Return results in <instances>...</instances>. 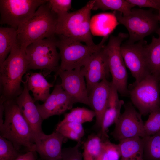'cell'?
Returning a JSON list of instances; mask_svg holds the SVG:
<instances>
[{"label": "cell", "instance_id": "obj_27", "mask_svg": "<svg viewBox=\"0 0 160 160\" xmlns=\"http://www.w3.org/2000/svg\"><path fill=\"white\" fill-rule=\"evenodd\" d=\"M143 160H160V134L146 137L143 155Z\"/></svg>", "mask_w": 160, "mask_h": 160}, {"label": "cell", "instance_id": "obj_28", "mask_svg": "<svg viewBox=\"0 0 160 160\" xmlns=\"http://www.w3.org/2000/svg\"><path fill=\"white\" fill-rule=\"evenodd\" d=\"M146 137L153 135L160 130V107L150 113L144 124Z\"/></svg>", "mask_w": 160, "mask_h": 160}, {"label": "cell", "instance_id": "obj_18", "mask_svg": "<svg viewBox=\"0 0 160 160\" xmlns=\"http://www.w3.org/2000/svg\"><path fill=\"white\" fill-rule=\"evenodd\" d=\"M111 82L104 79L95 86L88 94L90 108L95 113V126L100 128L110 96Z\"/></svg>", "mask_w": 160, "mask_h": 160}, {"label": "cell", "instance_id": "obj_23", "mask_svg": "<svg viewBox=\"0 0 160 160\" xmlns=\"http://www.w3.org/2000/svg\"><path fill=\"white\" fill-rule=\"evenodd\" d=\"M17 43V29L11 27H0V65Z\"/></svg>", "mask_w": 160, "mask_h": 160}, {"label": "cell", "instance_id": "obj_37", "mask_svg": "<svg viewBox=\"0 0 160 160\" xmlns=\"http://www.w3.org/2000/svg\"><path fill=\"white\" fill-rule=\"evenodd\" d=\"M96 160H109L105 152L102 148L100 154Z\"/></svg>", "mask_w": 160, "mask_h": 160}, {"label": "cell", "instance_id": "obj_32", "mask_svg": "<svg viewBox=\"0 0 160 160\" xmlns=\"http://www.w3.org/2000/svg\"><path fill=\"white\" fill-rule=\"evenodd\" d=\"M81 141L73 147L62 149L61 160H83L82 153L80 150Z\"/></svg>", "mask_w": 160, "mask_h": 160}, {"label": "cell", "instance_id": "obj_14", "mask_svg": "<svg viewBox=\"0 0 160 160\" xmlns=\"http://www.w3.org/2000/svg\"><path fill=\"white\" fill-rule=\"evenodd\" d=\"M81 68L57 72L54 75L55 79L58 76L60 77V85L75 103H81L90 107L86 82Z\"/></svg>", "mask_w": 160, "mask_h": 160}, {"label": "cell", "instance_id": "obj_13", "mask_svg": "<svg viewBox=\"0 0 160 160\" xmlns=\"http://www.w3.org/2000/svg\"><path fill=\"white\" fill-rule=\"evenodd\" d=\"M81 70L86 79L88 94L95 86L107 79L109 76L108 57L105 45L91 56Z\"/></svg>", "mask_w": 160, "mask_h": 160}, {"label": "cell", "instance_id": "obj_41", "mask_svg": "<svg viewBox=\"0 0 160 160\" xmlns=\"http://www.w3.org/2000/svg\"><path fill=\"white\" fill-rule=\"evenodd\" d=\"M158 133V134H160V130L158 133Z\"/></svg>", "mask_w": 160, "mask_h": 160}, {"label": "cell", "instance_id": "obj_34", "mask_svg": "<svg viewBox=\"0 0 160 160\" xmlns=\"http://www.w3.org/2000/svg\"><path fill=\"white\" fill-rule=\"evenodd\" d=\"M127 1L134 5L138 6L140 8L149 7L159 9L156 0H127Z\"/></svg>", "mask_w": 160, "mask_h": 160}, {"label": "cell", "instance_id": "obj_31", "mask_svg": "<svg viewBox=\"0 0 160 160\" xmlns=\"http://www.w3.org/2000/svg\"><path fill=\"white\" fill-rule=\"evenodd\" d=\"M47 2L51 10L57 15L68 12L71 7V0H49Z\"/></svg>", "mask_w": 160, "mask_h": 160}, {"label": "cell", "instance_id": "obj_20", "mask_svg": "<svg viewBox=\"0 0 160 160\" xmlns=\"http://www.w3.org/2000/svg\"><path fill=\"white\" fill-rule=\"evenodd\" d=\"M25 77L28 89L32 93L34 101L44 102L49 96L53 84L47 81L42 72H31L26 73Z\"/></svg>", "mask_w": 160, "mask_h": 160}, {"label": "cell", "instance_id": "obj_36", "mask_svg": "<svg viewBox=\"0 0 160 160\" xmlns=\"http://www.w3.org/2000/svg\"><path fill=\"white\" fill-rule=\"evenodd\" d=\"M36 152L28 151L21 154L15 160H36Z\"/></svg>", "mask_w": 160, "mask_h": 160}, {"label": "cell", "instance_id": "obj_24", "mask_svg": "<svg viewBox=\"0 0 160 160\" xmlns=\"http://www.w3.org/2000/svg\"><path fill=\"white\" fill-rule=\"evenodd\" d=\"M135 6L127 0H95L92 10H111L120 12L126 16L130 14Z\"/></svg>", "mask_w": 160, "mask_h": 160}, {"label": "cell", "instance_id": "obj_5", "mask_svg": "<svg viewBox=\"0 0 160 160\" xmlns=\"http://www.w3.org/2000/svg\"><path fill=\"white\" fill-rule=\"evenodd\" d=\"M57 36L58 38H56V46L60 51L61 63L57 72L84 66L91 56L105 45L108 37L105 36L99 44L89 46L63 36Z\"/></svg>", "mask_w": 160, "mask_h": 160}, {"label": "cell", "instance_id": "obj_35", "mask_svg": "<svg viewBox=\"0 0 160 160\" xmlns=\"http://www.w3.org/2000/svg\"><path fill=\"white\" fill-rule=\"evenodd\" d=\"M55 130L61 133L65 138L76 141L77 142L81 141V137L75 132L67 129H55Z\"/></svg>", "mask_w": 160, "mask_h": 160}, {"label": "cell", "instance_id": "obj_30", "mask_svg": "<svg viewBox=\"0 0 160 160\" xmlns=\"http://www.w3.org/2000/svg\"><path fill=\"white\" fill-rule=\"evenodd\" d=\"M102 140V148L105 152L109 160H120L121 154L118 144L112 143L108 139Z\"/></svg>", "mask_w": 160, "mask_h": 160}, {"label": "cell", "instance_id": "obj_26", "mask_svg": "<svg viewBox=\"0 0 160 160\" xmlns=\"http://www.w3.org/2000/svg\"><path fill=\"white\" fill-rule=\"evenodd\" d=\"M102 143L99 135H89L83 143V160H96L102 150Z\"/></svg>", "mask_w": 160, "mask_h": 160}, {"label": "cell", "instance_id": "obj_22", "mask_svg": "<svg viewBox=\"0 0 160 160\" xmlns=\"http://www.w3.org/2000/svg\"><path fill=\"white\" fill-rule=\"evenodd\" d=\"M146 54L150 74L158 78L160 74V37L153 36L146 48Z\"/></svg>", "mask_w": 160, "mask_h": 160}, {"label": "cell", "instance_id": "obj_12", "mask_svg": "<svg viewBox=\"0 0 160 160\" xmlns=\"http://www.w3.org/2000/svg\"><path fill=\"white\" fill-rule=\"evenodd\" d=\"M124 111L115 123L111 134L116 140L136 137H146L142 115L137 111L131 102L124 104Z\"/></svg>", "mask_w": 160, "mask_h": 160}, {"label": "cell", "instance_id": "obj_6", "mask_svg": "<svg viewBox=\"0 0 160 160\" xmlns=\"http://www.w3.org/2000/svg\"><path fill=\"white\" fill-rule=\"evenodd\" d=\"M55 36L36 41L25 49L28 71L40 69L45 76L59 70L60 59Z\"/></svg>", "mask_w": 160, "mask_h": 160}, {"label": "cell", "instance_id": "obj_42", "mask_svg": "<svg viewBox=\"0 0 160 160\" xmlns=\"http://www.w3.org/2000/svg\"><path fill=\"white\" fill-rule=\"evenodd\" d=\"M143 160V159H141V160Z\"/></svg>", "mask_w": 160, "mask_h": 160}, {"label": "cell", "instance_id": "obj_8", "mask_svg": "<svg viewBox=\"0 0 160 160\" xmlns=\"http://www.w3.org/2000/svg\"><path fill=\"white\" fill-rule=\"evenodd\" d=\"M131 103L142 115L146 116L160 107L158 79L149 74L129 89Z\"/></svg>", "mask_w": 160, "mask_h": 160}, {"label": "cell", "instance_id": "obj_19", "mask_svg": "<svg viewBox=\"0 0 160 160\" xmlns=\"http://www.w3.org/2000/svg\"><path fill=\"white\" fill-rule=\"evenodd\" d=\"M118 93L111 82L110 96L103 117L100 135H99L102 140L108 139V128L113 124L115 123L121 114V107L124 105V100L119 99Z\"/></svg>", "mask_w": 160, "mask_h": 160}, {"label": "cell", "instance_id": "obj_2", "mask_svg": "<svg viewBox=\"0 0 160 160\" xmlns=\"http://www.w3.org/2000/svg\"><path fill=\"white\" fill-rule=\"evenodd\" d=\"M3 105L5 120L0 125V135L11 142L19 151L23 148L27 152H36L33 135L15 100L3 101Z\"/></svg>", "mask_w": 160, "mask_h": 160}, {"label": "cell", "instance_id": "obj_38", "mask_svg": "<svg viewBox=\"0 0 160 160\" xmlns=\"http://www.w3.org/2000/svg\"><path fill=\"white\" fill-rule=\"evenodd\" d=\"M158 14L159 22L160 24V8L158 10ZM156 33L158 35L159 37H160V27L158 29L156 32Z\"/></svg>", "mask_w": 160, "mask_h": 160}, {"label": "cell", "instance_id": "obj_15", "mask_svg": "<svg viewBox=\"0 0 160 160\" xmlns=\"http://www.w3.org/2000/svg\"><path fill=\"white\" fill-rule=\"evenodd\" d=\"M22 83L23 84V91L16 99L15 101L31 130L35 141L45 134L42 129L43 120L34 103L33 98L29 94L26 80L23 81Z\"/></svg>", "mask_w": 160, "mask_h": 160}, {"label": "cell", "instance_id": "obj_7", "mask_svg": "<svg viewBox=\"0 0 160 160\" xmlns=\"http://www.w3.org/2000/svg\"><path fill=\"white\" fill-rule=\"evenodd\" d=\"M113 13L119 22L127 29L129 34L127 41L129 42L135 43L143 40L159 28L158 15L151 9H132L126 16L119 12L114 11Z\"/></svg>", "mask_w": 160, "mask_h": 160}, {"label": "cell", "instance_id": "obj_16", "mask_svg": "<svg viewBox=\"0 0 160 160\" xmlns=\"http://www.w3.org/2000/svg\"><path fill=\"white\" fill-rule=\"evenodd\" d=\"M75 103L72 97L65 92L60 84H57L55 86L52 92L43 104L38 103L36 105L44 120L71 110Z\"/></svg>", "mask_w": 160, "mask_h": 160}, {"label": "cell", "instance_id": "obj_25", "mask_svg": "<svg viewBox=\"0 0 160 160\" xmlns=\"http://www.w3.org/2000/svg\"><path fill=\"white\" fill-rule=\"evenodd\" d=\"M95 116V113L93 110L84 107L72 108L70 112L65 114L64 119L57 126L68 122H76L82 124L85 122L92 121Z\"/></svg>", "mask_w": 160, "mask_h": 160}, {"label": "cell", "instance_id": "obj_11", "mask_svg": "<svg viewBox=\"0 0 160 160\" xmlns=\"http://www.w3.org/2000/svg\"><path fill=\"white\" fill-rule=\"evenodd\" d=\"M147 42L144 39L135 43H122L121 52L125 64L138 83L150 74L146 54Z\"/></svg>", "mask_w": 160, "mask_h": 160}, {"label": "cell", "instance_id": "obj_40", "mask_svg": "<svg viewBox=\"0 0 160 160\" xmlns=\"http://www.w3.org/2000/svg\"><path fill=\"white\" fill-rule=\"evenodd\" d=\"M158 82H159V87L160 92V74L159 75V77H158Z\"/></svg>", "mask_w": 160, "mask_h": 160}, {"label": "cell", "instance_id": "obj_9", "mask_svg": "<svg viewBox=\"0 0 160 160\" xmlns=\"http://www.w3.org/2000/svg\"><path fill=\"white\" fill-rule=\"evenodd\" d=\"M129 35L119 33L117 36H111L105 45L107 52L109 67L112 83L118 92L123 96L129 95L127 86L128 73L121 52L123 41Z\"/></svg>", "mask_w": 160, "mask_h": 160}, {"label": "cell", "instance_id": "obj_39", "mask_svg": "<svg viewBox=\"0 0 160 160\" xmlns=\"http://www.w3.org/2000/svg\"><path fill=\"white\" fill-rule=\"evenodd\" d=\"M156 2L158 8L159 9L160 8V0H156Z\"/></svg>", "mask_w": 160, "mask_h": 160}, {"label": "cell", "instance_id": "obj_29", "mask_svg": "<svg viewBox=\"0 0 160 160\" xmlns=\"http://www.w3.org/2000/svg\"><path fill=\"white\" fill-rule=\"evenodd\" d=\"M21 154L11 142L0 135V160H15Z\"/></svg>", "mask_w": 160, "mask_h": 160}, {"label": "cell", "instance_id": "obj_17", "mask_svg": "<svg viewBox=\"0 0 160 160\" xmlns=\"http://www.w3.org/2000/svg\"><path fill=\"white\" fill-rule=\"evenodd\" d=\"M65 138L55 130L49 135L45 134L35 140L36 152L43 160H61L62 145Z\"/></svg>", "mask_w": 160, "mask_h": 160}, {"label": "cell", "instance_id": "obj_10", "mask_svg": "<svg viewBox=\"0 0 160 160\" xmlns=\"http://www.w3.org/2000/svg\"><path fill=\"white\" fill-rule=\"evenodd\" d=\"M47 0H0V23L17 30Z\"/></svg>", "mask_w": 160, "mask_h": 160}, {"label": "cell", "instance_id": "obj_4", "mask_svg": "<svg viewBox=\"0 0 160 160\" xmlns=\"http://www.w3.org/2000/svg\"><path fill=\"white\" fill-rule=\"evenodd\" d=\"M95 0L73 12L57 15L55 35H62L89 46L95 45L90 30L91 11Z\"/></svg>", "mask_w": 160, "mask_h": 160}, {"label": "cell", "instance_id": "obj_1", "mask_svg": "<svg viewBox=\"0 0 160 160\" xmlns=\"http://www.w3.org/2000/svg\"><path fill=\"white\" fill-rule=\"evenodd\" d=\"M27 71L25 49L18 43L0 65V99L4 101L16 99L23 91L22 78Z\"/></svg>", "mask_w": 160, "mask_h": 160}, {"label": "cell", "instance_id": "obj_3", "mask_svg": "<svg viewBox=\"0 0 160 160\" xmlns=\"http://www.w3.org/2000/svg\"><path fill=\"white\" fill-rule=\"evenodd\" d=\"M47 2L17 28L18 43L22 48L25 49L36 41L55 36L57 16L51 10Z\"/></svg>", "mask_w": 160, "mask_h": 160}, {"label": "cell", "instance_id": "obj_33", "mask_svg": "<svg viewBox=\"0 0 160 160\" xmlns=\"http://www.w3.org/2000/svg\"><path fill=\"white\" fill-rule=\"evenodd\" d=\"M67 129L78 134L81 138L85 134V131L82 124L76 122H68L60 126H57L56 129Z\"/></svg>", "mask_w": 160, "mask_h": 160}, {"label": "cell", "instance_id": "obj_21", "mask_svg": "<svg viewBox=\"0 0 160 160\" xmlns=\"http://www.w3.org/2000/svg\"><path fill=\"white\" fill-rule=\"evenodd\" d=\"M146 137L131 138L119 140L118 145L121 154L120 160H140L143 159Z\"/></svg>", "mask_w": 160, "mask_h": 160}]
</instances>
